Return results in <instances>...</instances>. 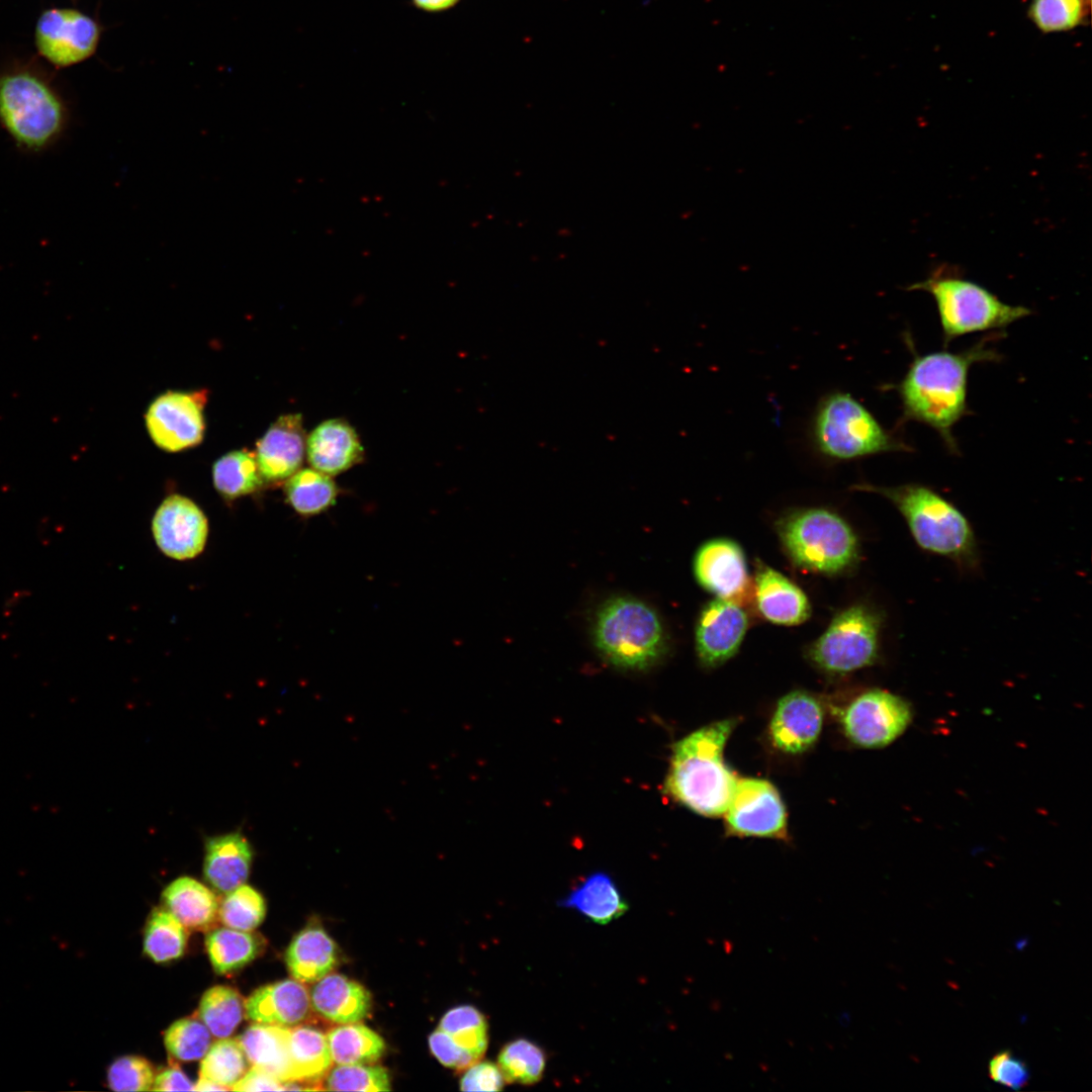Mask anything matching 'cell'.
Segmentation results:
<instances>
[{
  "label": "cell",
  "mask_w": 1092,
  "mask_h": 1092,
  "mask_svg": "<svg viewBox=\"0 0 1092 1092\" xmlns=\"http://www.w3.org/2000/svg\"><path fill=\"white\" fill-rule=\"evenodd\" d=\"M984 339L972 348L950 353L940 351L916 356L897 385L904 418L936 430L948 447L956 449L952 427L967 411V379L973 363L998 357Z\"/></svg>",
  "instance_id": "1"
},
{
  "label": "cell",
  "mask_w": 1092,
  "mask_h": 1092,
  "mask_svg": "<svg viewBox=\"0 0 1092 1092\" xmlns=\"http://www.w3.org/2000/svg\"><path fill=\"white\" fill-rule=\"evenodd\" d=\"M736 725L735 718L719 720L674 744L664 785L674 801L701 816H723L737 782L724 759Z\"/></svg>",
  "instance_id": "2"
},
{
  "label": "cell",
  "mask_w": 1092,
  "mask_h": 1092,
  "mask_svg": "<svg viewBox=\"0 0 1092 1092\" xmlns=\"http://www.w3.org/2000/svg\"><path fill=\"white\" fill-rule=\"evenodd\" d=\"M889 499L902 514L916 543L924 550L971 564L976 560L975 535L966 517L929 487L916 483L853 485Z\"/></svg>",
  "instance_id": "3"
},
{
  "label": "cell",
  "mask_w": 1092,
  "mask_h": 1092,
  "mask_svg": "<svg viewBox=\"0 0 1092 1092\" xmlns=\"http://www.w3.org/2000/svg\"><path fill=\"white\" fill-rule=\"evenodd\" d=\"M786 554L802 569L836 575L848 571L858 559V540L837 513L824 508L799 509L777 522Z\"/></svg>",
  "instance_id": "4"
},
{
  "label": "cell",
  "mask_w": 1092,
  "mask_h": 1092,
  "mask_svg": "<svg viewBox=\"0 0 1092 1092\" xmlns=\"http://www.w3.org/2000/svg\"><path fill=\"white\" fill-rule=\"evenodd\" d=\"M811 440L817 453L836 462L912 450L843 391L830 392L820 399L811 423Z\"/></svg>",
  "instance_id": "5"
},
{
  "label": "cell",
  "mask_w": 1092,
  "mask_h": 1092,
  "mask_svg": "<svg viewBox=\"0 0 1092 1092\" xmlns=\"http://www.w3.org/2000/svg\"><path fill=\"white\" fill-rule=\"evenodd\" d=\"M594 643L611 664L625 669H645L667 649V636L658 614L644 602L616 597L596 614Z\"/></svg>",
  "instance_id": "6"
},
{
  "label": "cell",
  "mask_w": 1092,
  "mask_h": 1092,
  "mask_svg": "<svg viewBox=\"0 0 1092 1092\" xmlns=\"http://www.w3.org/2000/svg\"><path fill=\"white\" fill-rule=\"evenodd\" d=\"M908 289L923 290L932 295L945 344L966 334L1005 328L1031 313L1025 306L1001 301L971 280L940 271Z\"/></svg>",
  "instance_id": "7"
},
{
  "label": "cell",
  "mask_w": 1092,
  "mask_h": 1092,
  "mask_svg": "<svg viewBox=\"0 0 1092 1092\" xmlns=\"http://www.w3.org/2000/svg\"><path fill=\"white\" fill-rule=\"evenodd\" d=\"M0 123L17 146L41 151L61 135L66 112L54 90L29 73L0 78Z\"/></svg>",
  "instance_id": "8"
},
{
  "label": "cell",
  "mask_w": 1092,
  "mask_h": 1092,
  "mask_svg": "<svg viewBox=\"0 0 1092 1092\" xmlns=\"http://www.w3.org/2000/svg\"><path fill=\"white\" fill-rule=\"evenodd\" d=\"M882 617L873 608L854 605L838 613L808 648L819 670L846 674L876 662Z\"/></svg>",
  "instance_id": "9"
},
{
  "label": "cell",
  "mask_w": 1092,
  "mask_h": 1092,
  "mask_svg": "<svg viewBox=\"0 0 1092 1092\" xmlns=\"http://www.w3.org/2000/svg\"><path fill=\"white\" fill-rule=\"evenodd\" d=\"M913 718L910 704L885 690L872 689L851 700L840 713L844 736L862 748H883L908 728Z\"/></svg>",
  "instance_id": "10"
},
{
  "label": "cell",
  "mask_w": 1092,
  "mask_h": 1092,
  "mask_svg": "<svg viewBox=\"0 0 1092 1092\" xmlns=\"http://www.w3.org/2000/svg\"><path fill=\"white\" fill-rule=\"evenodd\" d=\"M723 816L730 835L783 840L788 835L786 806L777 788L763 779H737Z\"/></svg>",
  "instance_id": "11"
},
{
  "label": "cell",
  "mask_w": 1092,
  "mask_h": 1092,
  "mask_svg": "<svg viewBox=\"0 0 1092 1092\" xmlns=\"http://www.w3.org/2000/svg\"><path fill=\"white\" fill-rule=\"evenodd\" d=\"M206 389L168 390L156 397L146 413L148 433L160 449L180 452L199 445L204 437Z\"/></svg>",
  "instance_id": "12"
},
{
  "label": "cell",
  "mask_w": 1092,
  "mask_h": 1092,
  "mask_svg": "<svg viewBox=\"0 0 1092 1092\" xmlns=\"http://www.w3.org/2000/svg\"><path fill=\"white\" fill-rule=\"evenodd\" d=\"M152 531L157 546L166 556L188 560L203 551L208 537V522L193 500L181 494H171L157 509Z\"/></svg>",
  "instance_id": "13"
},
{
  "label": "cell",
  "mask_w": 1092,
  "mask_h": 1092,
  "mask_svg": "<svg viewBox=\"0 0 1092 1092\" xmlns=\"http://www.w3.org/2000/svg\"><path fill=\"white\" fill-rule=\"evenodd\" d=\"M97 24L71 9H51L39 18L35 39L39 53L58 66H69L93 54L98 42Z\"/></svg>",
  "instance_id": "14"
},
{
  "label": "cell",
  "mask_w": 1092,
  "mask_h": 1092,
  "mask_svg": "<svg viewBox=\"0 0 1092 1092\" xmlns=\"http://www.w3.org/2000/svg\"><path fill=\"white\" fill-rule=\"evenodd\" d=\"M748 628V616L736 600L716 598L700 613L696 651L706 667H717L738 651Z\"/></svg>",
  "instance_id": "15"
},
{
  "label": "cell",
  "mask_w": 1092,
  "mask_h": 1092,
  "mask_svg": "<svg viewBox=\"0 0 1092 1092\" xmlns=\"http://www.w3.org/2000/svg\"><path fill=\"white\" fill-rule=\"evenodd\" d=\"M824 721L822 703L806 691H792L782 697L771 715L768 735L775 748L786 754H801L818 740Z\"/></svg>",
  "instance_id": "16"
},
{
  "label": "cell",
  "mask_w": 1092,
  "mask_h": 1092,
  "mask_svg": "<svg viewBox=\"0 0 1092 1092\" xmlns=\"http://www.w3.org/2000/svg\"><path fill=\"white\" fill-rule=\"evenodd\" d=\"M694 573L699 584L716 598L736 600L748 585L743 550L727 538L711 539L700 546L694 558Z\"/></svg>",
  "instance_id": "17"
},
{
  "label": "cell",
  "mask_w": 1092,
  "mask_h": 1092,
  "mask_svg": "<svg viewBox=\"0 0 1092 1092\" xmlns=\"http://www.w3.org/2000/svg\"><path fill=\"white\" fill-rule=\"evenodd\" d=\"M300 414L280 416L256 444V461L264 482L279 483L299 470L305 455Z\"/></svg>",
  "instance_id": "18"
},
{
  "label": "cell",
  "mask_w": 1092,
  "mask_h": 1092,
  "mask_svg": "<svg viewBox=\"0 0 1092 1092\" xmlns=\"http://www.w3.org/2000/svg\"><path fill=\"white\" fill-rule=\"evenodd\" d=\"M364 454L359 435L343 419L326 420L306 437L305 455L309 465L330 476L343 473L362 462Z\"/></svg>",
  "instance_id": "19"
},
{
  "label": "cell",
  "mask_w": 1092,
  "mask_h": 1092,
  "mask_svg": "<svg viewBox=\"0 0 1092 1092\" xmlns=\"http://www.w3.org/2000/svg\"><path fill=\"white\" fill-rule=\"evenodd\" d=\"M754 598L759 614L777 625H799L811 615L805 593L784 574L762 563H758L755 570Z\"/></svg>",
  "instance_id": "20"
},
{
  "label": "cell",
  "mask_w": 1092,
  "mask_h": 1092,
  "mask_svg": "<svg viewBox=\"0 0 1092 1092\" xmlns=\"http://www.w3.org/2000/svg\"><path fill=\"white\" fill-rule=\"evenodd\" d=\"M311 1009L310 996L302 983L284 980L262 986L245 1002L248 1019L256 1023L295 1026L304 1021Z\"/></svg>",
  "instance_id": "21"
},
{
  "label": "cell",
  "mask_w": 1092,
  "mask_h": 1092,
  "mask_svg": "<svg viewBox=\"0 0 1092 1092\" xmlns=\"http://www.w3.org/2000/svg\"><path fill=\"white\" fill-rule=\"evenodd\" d=\"M252 859L251 844L241 832L209 837L205 842L204 878L215 890L229 893L246 883Z\"/></svg>",
  "instance_id": "22"
},
{
  "label": "cell",
  "mask_w": 1092,
  "mask_h": 1092,
  "mask_svg": "<svg viewBox=\"0 0 1092 1092\" xmlns=\"http://www.w3.org/2000/svg\"><path fill=\"white\" fill-rule=\"evenodd\" d=\"M310 996L311 1008L339 1024L359 1022L371 1009V995L358 982L341 974H328L316 981Z\"/></svg>",
  "instance_id": "23"
},
{
  "label": "cell",
  "mask_w": 1092,
  "mask_h": 1092,
  "mask_svg": "<svg viewBox=\"0 0 1092 1092\" xmlns=\"http://www.w3.org/2000/svg\"><path fill=\"white\" fill-rule=\"evenodd\" d=\"M285 962L294 980L314 983L337 967L339 948L321 925L312 923L294 936L286 950Z\"/></svg>",
  "instance_id": "24"
},
{
  "label": "cell",
  "mask_w": 1092,
  "mask_h": 1092,
  "mask_svg": "<svg viewBox=\"0 0 1092 1092\" xmlns=\"http://www.w3.org/2000/svg\"><path fill=\"white\" fill-rule=\"evenodd\" d=\"M249 1064L282 1083L293 1081L289 1027L254 1023L238 1038Z\"/></svg>",
  "instance_id": "25"
},
{
  "label": "cell",
  "mask_w": 1092,
  "mask_h": 1092,
  "mask_svg": "<svg viewBox=\"0 0 1092 1092\" xmlns=\"http://www.w3.org/2000/svg\"><path fill=\"white\" fill-rule=\"evenodd\" d=\"M560 905L575 909L598 924L618 919L629 908L613 879L601 872L588 876Z\"/></svg>",
  "instance_id": "26"
},
{
  "label": "cell",
  "mask_w": 1092,
  "mask_h": 1092,
  "mask_svg": "<svg viewBox=\"0 0 1092 1092\" xmlns=\"http://www.w3.org/2000/svg\"><path fill=\"white\" fill-rule=\"evenodd\" d=\"M162 898L167 910L188 929L207 928L218 911L213 892L190 877L174 880L165 888Z\"/></svg>",
  "instance_id": "27"
},
{
  "label": "cell",
  "mask_w": 1092,
  "mask_h": 1092,
  "mask_svg": "<svg viewBox=\"0 0 1092 1092\" xmlns=\"http://www.w3.org/2000/svg\"><path fill=\"white\" fill-rule=\"evenodd\" d=\"M289 1051L294 1082H317L333 1063L327 1034L312 1025L289 1028Z\"/></svg>",
  "instance_id": "28"
},
{
  "label": "cell",
  "mask_w": 1092,
  "mask_h": 1092,
  "mask_svg": "<svg viewBox=\"0 0 1092 1092\" xmlns=\"http://www.w3.org/2000/svg\"><path fill=\"white\" fill-rule=\"evenodd\" d=\"M284 492L287 503L298 515L311 517L335 505L339 488L332 476L313 468H303L285 480Z\"/></svg>",
  "instance_id": "29"
},
{
  "label": "cell",
  "mask_w": 1092,
  "mask_h": 1092,
  "mask_svg": "<svg viewBox=\"0 0 1092 1092\" xmlns=\"http://www.w3.org/2000/svg\"><path fill=\"white\" fill-rule=\"evenodd\" d=\"M263 945L259 935L226 926L213 929L205 939L210 963L220 975L237 971L251 963Z\"/></svg>",
  "instance_id": "30"
},
{
  "label": "cell",
  "mask_w": 1092,
  "mask_h": 1092,
  "mask_svg": "<svg viewBox=\"0 0 1092 1092\" xmlns=\"http://www.w3.org/2000/svg\"><path fill=\"white\" fill-rule=\"evenodd\" d=\"M333 1062L338 1065L374 1064L385 1053L383 1038L364 1024H341L327 1033Z\"/></svg>",
  "instance_id": "31"
},
{
  "label": "cell",
  "mask_w": 1092,
  "mask_h": 1092,
  "mask_svg": "<svg viewBox=\"0 0 1092 1092\" xmlns=\"http://www.w3.org/2000/svg\"><path fill=\"white\" fill-rule=\"evenodd\" d=\"M212 479L217 492L228 500L253 493L264 483L255 453L247 449L218 458L212 466Z\"/></svg>",
  "instance_id": "32"
},
{
  "label": "cell",
  "mask_w": 1092,
  "mask_h": 1092,
  "mask_svg": "<svg viewBox=\"0 0 1092 1092\" xmlns=\"http://www.w3.org/2000/svg\"><path fill=\"white\" fill-rule=\"evenodd\" d=\"M438 1028L474 1064L483 1057L488 1043V1028L484 1015L475 1007L462 1005L450 1009Z\"/></svg>",
  "instance_id": "33"
},
{
  "label": "cell",
  "mask_w": 1092,
  "mask_h": 1092,
  "mask_svg": "<svg viewBox=\"0 0 1092 1092\" xmlns=\"http://www.w3.org/2000/svg\"><path fill=\"white\" fill-rule=\"evenodd\" d=\"M245 1002L239 992L229 986H214L201 997L198 1014L212 1035L229 1037L241 1023Z\"/></svg>",
  "instance_id": "34"
},
{
  "label": "cell",
  "mask_w": 1092,
  "mask_h": 1092,
  "mask_svg": "<svg viewBox=\"0 0 1092 1092\" xmlns=\"http://www.w3.org/2000/svg\"><path fill=\"white\" fill-rule=\"evenodd\" d=\"M187 938L186 927L172 913L156 909L146 926L144 951L156 963L170 962L184 953Z\"/></svg>",
  "instance_id": "35"
},
{
  "label": "cell",
  "mask_w": 1092,
  "mask_h": 1092,
  "mask_svg": "<svg viewBox=\"0 0 1092 1092\" xmlns=\"http://www.w3.org/2000/svg\"><path fill=\"white\" fill-rule=\"evenodd\" d=\"M546 1060L545 1052L537 1043L516 1038L503 1046L497 1066L507 1083L533 1085L542 1079Z\"/></svg>",
  "instance_id": "36"
},
{
  "label": "cell",
  "mask_w": 1092,
  "mask_h": 1092,
  "mask_svg": "<svg viewBox=\"0 0 1092 1092\" xmlns=\"http://www.w3.org/2000/svg\"><path fill=\"white\" fill-rule=\"evenodd\" d=\"M248 1064L238 1038H219L210 1045L202 1058L199 1077L232 1090V1087L248 1071Z\"/></svg>",
  "instance_id": "37"
},
{
  "label": "cell",
  "mask_w": 1092,
  "mask_h": 1092,
  "mask_svg": "<svg viewBox=\"0 0 1092 1092\" xmlns=\"http://www.w3.org/2000/svg\"><path fill=\"white\" fill-rule=\"evenodd\" d=\"M218 915L224 926L251 931L264 920L266 904L258 891L244 884L228 893L218 907Z\"/></svg>",
  "instance_id": "38"
},
{
  "label": "cell",
  "mask_w": 1092,
  "mask_h": 1092,
  "mask_svg": "<svg viewBox=\"0 0 1092 1092\" xmlns=\"http://www.w3.org/2000/svg\"><path fill=\"white\" fill-rule=\"evenodd\" d=\"M210 1034L202 1020L186 1017L168 1027L164 1042L174 1058L184 1062L197 1061L202 1059L210 1048Z\"/></svg>",
  "instance_id": "39"
},
{
  "label": "cell",
  "mask_w": 1092,
  "mask_h": 1092,
  "mask_svg": "<svg viewBox=\"0 0 1092 1092\" xmlns=\"http://www.w3.org/2000/svg\"><path fill=\"white\" fill-rule=\"evenodd\" d=\"M328 1090L333 1091H388L390 1077L388 1071L378 1065L355 1064L338 1065L328 1073Z\"/></svg>",
  "instance_id": "40"
},
{
  "label": "cell",
  "mask_w": 1092,
  "mask_h": 1092,
  "mask_svg": "<svg viewBox=\"0 0 1092 1092\" xmlns=\"http://www.w3.org/2000/svg\"><path fill=\"white\" fill-rule=\"evenodd\" d=\"M155 1074L144 1058L125 1056L114 1061L107 1071V1084L114 1091L152 1090Z\"/></svg>",
  "instance_id": "41"
},
{
  "label": "cell",
  "mask_w": 1092,
  "mask_h": 1092,
  "mask_svg": "<svg viewBox=\"0 0 1092 1092\" xmlns=\"http://www.w3.org/2000/svg\"><path fill=\"white\" fill-rule=\"evenodd\" d=\"M1082 15V0H1034L1030 8L1033 21L1046 32L1071 29Z\"/></svg>",
  "instance_id": "42"
},
{
  "label": "cell",
  "mask_w": 1092,
  "mask_h": 1092,
  "mask_svg": "<svg viewBox=\"0 0 1092 1092\" xmlns=\"http://www.w3.org/2000/svg\"><path fill=\"white\" fill-rule=\"evenodd\" d=\"M990 1078L998 1084L1019 1090L1029 1081L1027 1065L1010 1051H1001L993 1056L988 1065Z\"/></svg>",
  "instance_id": "43"
},
{
  "label": "cell",
  "mask_w": 1092,
  "mask_h": 1092,
  "mask_svg": "<svg viewBox=\"0 0 1092 1092\" xmlns=\"http://www.w3.org/2000/svg\"><path fill=\"white\" fill-rule=\"evenodd\" d=\"M506 1081L497 1065L477 1062L466 1069L460 1080L462 1091H499Z\"/></svg>",
  "instance_id": "44"
},
{
  "label": "cell",
  "mask_w": 1092,
  "mask_h": 1092,
  "mask_svg": "<svg viewBox=\"0 0 1092 1092\" xmlns=\"http://www.w3.org/2000/svg\"><path fill=\"white\" fill-rule=\"evenodd\" d=\"M429 1045L437 1060L448 1068L464 1071L474 1064L440 1028L430 1034Z\"/></svg>",
  "instance_id": "45"
},
{
  "label": "cell",
  "mask_w": 1092,
  "mask_h": 1092,
  "mask_svg": "<svg viewBox=\"0 0 1092 1092\" xmlns=\"http://www.w3.org/2000/svg\"><path fill=\"white\" fill-rule=\"evenodd\" d=\"M234 1091H267L284 1090V1083L280 1082L271 1074L256 1067H252L232 1087Z\"/></svg>",
  "instance_id": "46"
},
{
  "label": "cell",
  "mask_w": 1092,
  "mask_h": 1092,
  "mask_svg": "<svg viewBox=\"0 0 1092 1092\" xmlns=\"http://www.w3.org/2000/svg\"><path fill=\"white\" fill-rule=\"evenodd\" d=\"M194 1086L195 1083H193L180 1069L168 1068L155 1077L152 1090L188 1091L194 1090Z\"/></svg>",
  "instance_id": "47"
},
{
  "label": "cell",
  "mask_w": 1092,
  "mask_h": 1092,
  "mask_svg": "<svg viewBox=\"0 0 1092 1092\" xmlns=\"http://www.w3.org/2000/svg\"><path fill=\"white\" fill-rule=\"evenodd\" d=\"M419 7L427 11H441L452 7L458 0H413Z\"/></svg>",
  "instance_id": "48"
},
{
  "label": "cell",
  "mask_w": 1092,
  "mask_h": 1092,
  "mask_svg": "<svg viewBox=\"0 0 1092 1092\" xmlns=\"http://www.w3.org/2000/svg\"><path fill=\"white\" fill-rule=\"evenodd\" d=\"M194 1090L195 1091H226V1090H230V1089L222 1086V1085H219V1084H217V1083H215L213 1081H210V1080L205 1079L203 1077H199L198 1081L195 1083Z\"/></svg>",
  "instance_id": "49"
}]
</instances>
